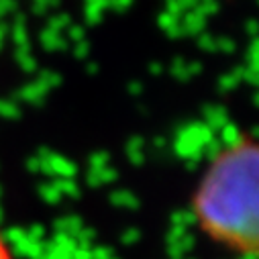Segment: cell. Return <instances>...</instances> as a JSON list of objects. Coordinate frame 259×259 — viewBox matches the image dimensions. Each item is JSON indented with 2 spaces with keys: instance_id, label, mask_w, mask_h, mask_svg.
Instances as JSON below:
<instances>
[{
  "instance_id": "obj_1",
  "label": "cell",
  "mask_w": 259,
  "mask_h": 259,
  "mask_svg": "<svg viewBox=\"0 0 259 259\" xmlns=\"http://www.w3.org/2000/svg\"><path fill=\"white\" fill-rule=\"evenodd\" d=\"M192 217L217 245L259 255V141L237 139L206 165L192 194Z\"/></svg>"
},
{
  "instance_id": "obj_2",
  "label": "cell",
  "mask_w": 259,
  "mask_h": 259,
  "mask_svg": "<svg viewBox=\"0 0 259 259\" xmlns=\"http://www.w3.org/2000/svg\"><path fill=\"white\" fill-rule=\"evenodd\" d=\"M0 259H13L11 257V251H9V247H7V243H5L3 237H0Z\"/></svg>"
}]
</instances>
